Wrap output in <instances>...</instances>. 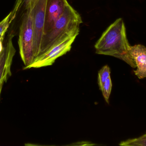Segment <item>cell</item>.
I'll return each mask as SVG.
<instances>
[{
  "label": "cell",
  "mask_w": 146,
  "mask_h": 146,
  "mask_svg": "<svg viewBox=\"0 0 146 146\" xmlns=\"http://www.w3.org/2000/svg\"><path fill=\"white\" fill-rule=\"evenodd\" d=\"M130 46L125 24L123 19L119 18L103 33L94 47L97 54L114 57L135 68V63L129 51Z\"/></svg>",
  "instance_id": "obj_1"
},
{
  "label": "cell",
  "mask_w": 146,
  "mask_h": 146,
  "mask_svg": "<svg viewBox=\"0 0 146 146\" xmlns=\"http://www.w3.org/2000/svg\"><path fill=\"white\" fill-rule=\"evenodd\" d=\"M82 22L80 14L68 4L53 27L43 36L38 57L46 53L69 37L78 35L80 25Z\"/></svg>",
  "instance_id": "obj_2"
},
{
  "label": "cell",
  "mask_w": 146,
  "mask_h": 146,
  "mask_svg": "<svg viewBox=\"0 0 146 146\" xmlns=\"http://www.w3.org/2000/svg\"><path fill=\"white\" fill-rule=\"evenodd\" d=\"M18 43L21 59L26 67L34 60L32 9L26 10L23 15L20 27Z\"/></svg>",
  "instance_id": "obj_3"
},
{
  "label": "cell",
  "mask_w": 146,
  "mask_h": 146,
  "mask_svg": "<svg viewBox=\"0 0 146 146\" xmlns=\"http://www.w3.org/2000/svg\"><path fill=\"white\" fill-rule=\"evenodd\" d=\"M77 36L78 35L76 34L71 36L54 46L46 53L35 58L32 63L24 68V69L32 68H38L52 65L57 58L71 50L72 45Z\"/></svg>",
  "instance_id": "obj_4"
},
{
  "label": "cell",
  "mask_w": 146,
  "mask_h": 146,
  "mask_svg": "<svg viewBox=\"0 0 146 146\" xmlns=\"http://www.w3.org/2000/svg\"><path fill=\"white\" fill-rule=\"evenodd\" d=\"M46 3V0H38L32 9L34 59L39 55L44 33Z\"/></svg>",
  "instance_id": "obj_5"
},
{
  "label": "cell",
  "mask_w": 146,
  "mask_h": 146,
  "mask_svg": "<svg viewBox=\"0 0 146 146\" xmlns=\"http://www.w3.org/2000/svg\"><path fill=\"white\" fill-rule=\"evenodd\" d=\"M14 34L11 33L8 38L6 47L0 56V99L3 86L11 75V66L15 50L13 43Z\"/></svg>",
  "instance_id": "obj_6"
},
{
  "label": "cell",
  "mask_w": 146,
  "mask_h": 146,
  "mask_svg": "<svg viewBox=\"0 0 146 146\" xmlns=\"http://www.w3.org/2000/svg\"><path fill=\"white\" fill-rule=\"evenodd\" d=\"M68 4L67 0H46L44 34L53 27Z\"/></svg>",
  "instance_id": "obj_7"
},
{
  "label": "cell",
  "mask_w": 146,
  "mask_h": 146,
  "mask_svg": "<svg viewBox=\"0 0 146 146\" xmlns=\"http://www.w3.org/2000/svg\"><path fill=\"white\" fill-rule=\"evenodd\" d=\"M129 55L135 63L137 69L134 71L139 79L146 78V47L142 45L130 46Z\"/></svg>",
  "instance_id": "obj_8"
},
{
  "label": "cell",
  "mask_w": 146,
  "mask_h": 146,
  "mask_svg": "<svg viewBox=\"0 0 146 146\" xmlns=\"http://www.w3.org/2000/svg\"><path fill=\"white\" fill-rule=\"evenodd\" d=\"M110 67L108 65L104 66L100 70L98 73V81L100 90L102 89L103 85L107 79L110 77Z\"/></svg>",
  "instance_id": "obj_9"
},
{
  "label": "cell",
  "mask_w": 146,
  "mask_h": 146,
  "mask_svg": "<svg viewBox=\"0 0 146 146\" xmlns=\"http://www.w3.org/2000/svg\"><path fill=\"white\" fill-rule=\"evenodd\" d=\"M119 145L122 146H146V138L140 136L134 139H129L122 141Z\"/></svg>",
  "instance_id": "obj_10"
},
{
  "label": "cell",
  "mask_w": 146,
  "mask_h": 146,
  "mask_svg": "<svg viewBox=\"0 0 146 146\" xmlns=\"http://www.w3.org/2000/svg\"><path fill=\"white\" fill-rule=\"evenodd\" d=\"M112 88V82H111V77H109L107 80L105 82L101 91L103 93L104 98L105 99L106 103H109V98L111 93Z\"/></svg>",
  "instance_id": "obj_11"
},
{
  "label": "cell",
  "mask_w": 146,
  "mask_h": 146,
  "mask_svg": "<svg viewBox=\"0 0 146 146\" xmlns=\"http://www.w3.org/2000/svg\"><path fill=\"white\" fill-rule=\"evenodd\" d=\"M12 12H10L7 16H6L3 20L0 22V38L5 35L9 26L12 17Z\"/></svg>",
  "instance_id": "obj_12"
},
{
  "label": "cell",
  "mask_w": 146,
  "mask_h": 146,
  "mask_svg": "<svg viewBox=\"0 0 146 146\" xmlns=\"http://www.w3.org/2000/svg\"><path fill=\"white\" fill-rule=\"evenodd\" d=\"M24 7L25 10L32 9L38 0H23Z\"/></svg>",
  "instance_id": "obj_13"
},
{
  "label": "cell",
  "mask_w": 146,
  "mask_h": 146,
  "mask_svg": "<svg viewBox=\"0 0 146 146\" xmlns=\"http://www.w3.org/2000/svg\"><path fill=\"white\" fill-rule=\"evenodd\" d=\"M141 137H145V138H146V133L145 134L143 135H141Z\"/></svg>",
  "instance_id": "obj_14"
},
{
  "label": "cell",
  "mask_w": 146,
  "mask_h": 146,
  "mask_svg": "<svg viewBox=\"0 0 146 146\" xmlns=\"http://www.w3.org/2000/svg\"><path fill=\"white\" fill-rule=\"evenodd\" d=\"M2 51L1 52V53H0V56H1V53H2Z\"/></svg>",
  "instance_id": "obj_15"
}]
</instances>
